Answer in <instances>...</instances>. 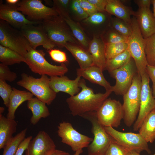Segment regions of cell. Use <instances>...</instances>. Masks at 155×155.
<instances>
[{
    "label": "cell",
    "instance_id": "6da1fadb",
    "mask_svg": "<svg viewBox=\"0 0 155 155\" xmlns=\"http://www.w3.org/2000/svg\"><path fill=\"white\" fill-rule=\"evenodd\" d=\"M79 85L81 88L80 92L66 100L71 113L74 116L96 111L112 92L109 91L104 93H95L92 88L86 86L84 79H80Z\"/></svg>",
    "mask_w": 155,
    "mask_h": 155
},
{
    "label": "cell",
    "instance_id": "7a4b0ae2",
    "mask_svg": "<svg viewBox=\"0 0 155 155\" xmlns=\"http://www.w3.org/2000/svg\"><path fill=\"white\" fill-rule=\"evenodd\" d=\"M45 55L43 51L34 49L30 45L25 57V63L32 72L41 75L62 76L67 72L65 64L62 63L59 66L51 64L46 60Z\"/></svg>",
    "mask_w": 155,
    "mask_h": 155
},
{
    "label": "cell",
    "instance_id": "3957f363",
    "mask_svg": "<svg viewBox=\"0 0 155 155\" xmlns=\"http://www.w3.org/2000/svg\"><path fill=\"white\" fill-rule=\"evenodd\" d=\"M50 78L42 75L39 78H35L25 73L21 75V79L17 84L31 92L36 97L50 105L56 96L57 94L50 87Z\"/></svg>",
    "mask_w": 155,
    "mask_h": 155
},
{
    "label": "cell",
    "instance_id": "277c9868",
    "mask_svg": "<svg viewBox=\"0 0 155 155\" xmlns=\"http://www.w3.org/2000/svg\"><path fill=\"white\" fill-rule=\"evenodd\" d=\"M80 116L88 120L92 125L91 131L94 137L87 147L88 155H104L114 140L98 121L96 112L86 113Z\"/></svg>",
    "mask_w": 155,
    "mask_h": 155
},
{
    "label": "cell",
    "instance_id": "5b68a950",
    "mask_svg": "<svg viewBox=\"0 0 155 155\" xmlns=\"http://www.w3.org/2000/svg\"><path fill=\"white\" fill-rule=\"evenodd\" d=\"M141 83V76L137 73L134 76L130 87L123 95V119L128 127L134 123L139 113Z\"/></svg>",
    "mask_w": 155,
    "mask_h": 155
},
{
    "label": "cell",
    "instance_id": "8992f818",
    "mask_svg": "<svg viewBox=\"0 0 155 155\" xmlns=\"http://www.w3.org/2000/svg\"><path fill=\"white\" fill-rule=\"evenodd\" d=\"M132 31L128 38V49L134 60L138 74L141 76L146 71L148 65L145 53V39L143 37L135 16L131 18Z\"/></svg>",
    "mask_w": 155,
    "mask_h": 155
},
{
    "label": "cell",
    "instance_id": "52a82bcc",
    "mask_svg": "<svg viewBox=\"0 0 155 155\" xmlns=\"http://www.w3.org/2000/svg\"><path fill=\"white\" fill-rule=\"evenodd\" d=\"M63 18L59 15L41 22V24L50 39L56 46L64 47L67 43L77 44Z\"/></svg>",
    "mask_w": 155,
    "mask_h": 155
},
{
    "label": "cell",
    "instance_id": "ba28073f",
    "mask_svg": "<svg viewBox=\"0 0 155 155\" xmlns=\"http://www.w3.org/2000/svg\"><path fill=\"white\" fill-rule=\"evenodd\" d=\"M0 44L24 57L30 46L20 31L13 28L9 24L1 20H0Z\"/></svg>",
    "mask_w": 155,
    "mask_h": 155
},
{
    "label": "cell",
    "instance_id": "9c48e42d",
    "mask_svg": "<svg viewBox=\"0 0 155 155\" xmlns=\"http://www.w3.org/2000/svg\"><path fill=\"white\" fill-rule=\"evenodd\" d=\"M104 129L116 143L128 151L140 153L144 150L151 153L148 143L139 133L120 132L110 126H105Z\"/></svg>",
    "mask_w": 155,
    "mask_h": 155
},
{
    "label": "cell",
    "instance_id": "30bf717a",
    "mask_svg": "<svg viewBox=\"0 0 155 155\" xmlns=\"http://www.w3.org/2000/svg\"><path fill=\"white\" fill-rule=\"evenodd\" d=\"M16 6L18 10L31 21L41 22L59 15L53 7L45 6L40 0L20 1Z\"/></svg>",
    "mask_w": 155,
    "mask_h": 155
},
{
    "label": "cell",
    "instance_id": "8fae6325",
    "mask_svg": "<svg viewBox=\"0 0 155 155\" xmlns=\"http://www.w3.org/2000/svg\"><path fill=\"white\" fill-rule=\"evenodd\" d=\"M96 113L98 121L104 127L117 128L123 118L122 104L119 100L107 98Z\"/></svg>",
    "mask_w": 155,
    "mask_h": 155
},
{
    "label": "cell",
    "instance_id": "7c38bea8",
    "mask_svg": "<svg viewBox=\"0 0 155 155\" xmlns=\"http://www.w3.org/2000/svg\"><path fill=\"white\" fill-rule=\"evenodd\" d=\"M57 133L61 142L70 146L75 152L88 147L93 140L92 138L79 132L71 123L66 121L59 123Z\"/></svg>",
    "mask_w": 155,
    "mask_h": 155
},
{
    "label": "cell",
    "instance_id": "4fadbf2b",
    "mask_svg": "<svg viewBox=\"0 0 155 155\" xmlns=\"http://www.w3.org/2000/svg\"><path fill=\"white\" fill-rule=\"evenodd\" d=\"M141 78L140 107L137 118L133 125L135 131L139 130L146 116L155 109V98L150 86L149 77L146 71Z\"/></svg>",
    "mask_w": 155,
    "mask_h": 155
},
{
    "label": "cell",
    "instance_id": "5bb4252c",
    "mask_svg": "<svg viewBox=\"0 0 155 155\" xmlns=\"http://www.w3.org/2000/svg\"><path fill=\"white\" fill-rule=\"evenodd\" d=\"M137 73L135 62L132 57L125 65L109 72L116 80L115 85L112 86V92L117 95H124L130 87L134 76Z\"/></svg>",
    "mask_w": 155,
    "mask_h": 155
},
{
    "label": "cell",
    "instance_id": "9a60e30c",
    "mask_svg": "<svg viewBox=\"0 0 155 155\" xmlns=\"http://www.w3.org/2000/svg\"><path fill=\"white\" fill-rule=\"evenodd\" d=\"M20 32L29 42L31 47L36 49L40 46L50 50L56 46L49 38L46 32L40 25L30 24L22 27Z\"/></svg>",
    "mask_w": 155,
    "mask_h": 155
},
{
    "label": "cell",
    "instance_id": "2e32d148",
    "mask_svg": "<svg viewBox=\"0 0 155 155\" xmlns=\"http://www.w3.org/2000/svg\"><path fill=\"white\" fill-rule=\"evenodd\" d=\"M56 147L49 135L45 131L41 130L29 142L25 155H49Z\"/></svg>",
    "mask_w": 155,
    "mask_h": 155
},
{
    "label": "cell",
    "instance_id": "e0dca14e",
    "mask_svg": "<svg viewBox=\"0 0 155 155\" xmlns=\"http://www.w3.org/2000/svg\"><path fill=\"white\" fill-rule=\"evenodd\" d=\"M16 5L3 4L0 1V18L15 27L20 28L27 25H36L41 22L31 21L18 11Z\"/></svg>",
    "mask_w": 155,
    "mask_h": 155
},
{
    "label": "cell",
    "instance_id": "ac0fdd59",
    "mask_svg": "<svg viewBox=\"0 0 155 155\" xmlns=\"http://www.w3.org/2000/svg\"><path fill=\"white\" fill-rule=\"evenodd\" d=\"M50 78V87L56 93L63 92L73 96L80 92L79 84L81 79L80 76H77L74 80H71L64 75L52 76Z\"/></svg>",
    "mask_w": 155,
    "mask_h": 155
},
{
    "label": "cell",
    "instance_id": "d6986e66",
    "mask_svg": "<svg viewBox=\"0 0 155 155\" xmlns=\"http://www.w3.org/2000/svg\"><path fill=\"white\" fill-rule=\"evenodd\" d=\"M135 16L144 38L155 34V19L150 8H139Z\"/></svg>",
    "mask_w": 155,
    "mask_h": 155
},
{
    "label": "cell",
    "instance_id": "ffe728a7",
    "mask_svg": "<svg viewBox=\"0 0 155 155\" xmlns=\"http://www.w3.org/2000/svg\"><path fill=\"white\" fill-rule=\"evenodd\" d=\"M103 71L100 67L94 65L85 69L79 68L76 69L77 76L82 77L91 83L103 87L106 91L112 92V86L105 78Z\"/></svg>",
    "mask_w": 155,
    "mask_h": 155
},
{
    "label": "cell",
    "instance_id": "44dd1931",
    "mask_svg": "<svg viewBox=\"0 0 155 155\" xmlns=\"http://www.w3.org/2000/svg\"><path fill=\"white\" fill-rule=\"evenodd\" d=\"M105 10L109 14L130 24H131V16H135L136 14V12L120 0H107Z\"/></svg>",
    "mask_w": 155,
    "mask_h": 155
},
{
    "label": "cell",
    "instance_id": "7402d4cb",
    "mask_svg": "<svg viewBox=\"0 0 155 155\" xmlns=\"http://www.w3.org/2000/svg\"><path fill=\"white\" fill-rule=\"evenodd\" d=\"M88 50L92 57L93 65L104 71L106 60L104 41L101 38L94 36L89 43Z\"/></svg>",
    "mask_w": 155,
    "mask_h": 155
},
{
    "label": "cell",
    "instance_id": "603a6c76",
    "mask_svg": "<svg viewBox=\"0 0 155 155\" xmlns=\"http://www.w3.org/2000/svg\"><path fill=\"white\" fill-rule=\"evenodd\" d=\"M33 95L29 91L12 88L7 107L8 112L6 117L15 119V112L19 106L24 102L31 99L33 97Z\"/></svg>",
    "mask_w": 155,
    "mask_h": 155
},
{
    "label": "cell",
    "instance_id": "cb8c5ba5",
    "mask_svg": "<svg viewBox=\"0 0 155 155\" xmlns=\"http://www.w3.org/2000/svg\"><path fill=\"white\" fill-rule=\"evenodd\" d=\"M77 61L80 68L85 69L93 65L92 57L88 50L77 44L68 43L64 46Z\"/></svg>",
    "mask_w": 155,
    "mask_h": 155
},
{
    "label": "cell",
    "instance_id": "d4e9b609",
    "mask_svg": "<svg viewBox=\"0 0 155 155\" xmlns=\"http://www.w3.org/2000/svg\"><path fill=\"white\" fill-rule=\"evenodd\" d=\"M46 104L36 97L27 101V107L32 113L30 119L31 124L35 125L41 118H46L50 115V112Z\"/></svg>",
    "mask_w": 155,
    "mask_h": 155
},
{
    "label": "cell",
    "instance_id": "484cf974",
    "mask_svg": "<svg viewBox=\"0 0 155 155\" xmlns=\"http://www.w3.org/2000/svg\"><path fill=\"white\" fill-rule=\"evenodd\" d=\"M17 123L15 119L5 117L0 114V149H3L16 132Z\"/></svg>",
    "mask_w": 155,
    "mask_h": 155
},
{
    "label": "cell",
    "instance_id": "4316f807",
    "mask_svg": "<svg viewBox=\"0 0 155 155\" xmlns=\"http://www.w3.org/2000/svg\"><path fill=\"white\" fill-rule=\"evenodd\" d=\"M138 130L147 143L153 142L155 140V109L146 116Z\"/></svg>",
    "mask_w": 155,
    "mask_h": 155
},
{
    "label": "cell",
    "instance_id": "83f0119b",
    "mask_svg": "<svg viewBox=\"0 0 155 155\" xmlns=\"http://www.w3.org/2000/svg\"><path fill=\"white\" fill-rule=\"evenodd\" d=\"M0 61L7 65L25 63V57L10 49L0 44Z\"/></svg>",
    "mask_w": 155,
    "mask_h": 155
},
{
    "label": "cell",
    "instance_id": "f1b7e54d",
    "mask_svg": "<svg viewBox=\"0 0 155 155\" xmlns=\"http://www.w3.org/2000/svg\"><path fill=\"white\" fill-rule=\"evenodd\" d=\"M63 18L70 29L75 39L81 45V46L88 50L89 42L80 25L71 19L69 16Z\"/></svg>",
    "mask_w": 155,
    "mask_h": 155
},
{
    "label": "cell",
    "instance_id": "f546056e",
    "mask_svg": "<svg viewBox=\"0 0 155 155\" xmlns=\"http://www.w3.org/2000/svg\"><path fill=\"white\" fill-rule=\"evenodd\" d=\"M131 57L128 49L115 57L106 59L104 70H106L109 73L119 69L126 64Z\"/></svg>",
    "mask_w": 155,
    "mask_h": 155
},
{
    "label": "cell",
    "instance_id": "4dcf8cb0",
    "mask_svg": "<svg viewBox=\"0 0 155 155\" xmlns=\"http://www.w3.org/2000/svg\"><path fill=\"white\" fill-rule=\"evenodd\" d=\"M27 130L26 128L13 136L3 148L2 155H14L20 144L26 138Z\"/></svg>",
    "mask_w": 155,
    "mask_h": 155
},
{
    "label": "cell",
    "instance_id": "1f68e13d",
    "mask_svg": "<svg viewBox=\"0 0 155 155\" xmlns=\"http://www.w3.org/2000/svg\"><path fill=\"white\" fill-rule=\"evenodd\" d=\"M128 49L127 42L105 43V54L106 59L113 58Z\"/></svg>",
    "mask_w": 155,
    "mask_h": 155
},
{
    "label": "cell",
    "instance_id": "d6a6232c",
    "mask_svg": "<svg viewBox=\"0 0 155 155\" xmlns=\"http://www.w3.org/2000/svg\"><path fill=\"white\" fill-rule=\"evenodd\" d=\"M145 39V53L148 65L155 66V34Z\"/></svg>",
    "mask_w": 155,
    "mask_h": 155
},
{
    "label": "cell",
    "instance_id": "836d02e7",
    "mask_svg": "<svg viewBox=\"0 0 155 155\" xmlns=\"http://www.w3.org/2000/svg\"><path fill=\"white\" fill-rule=\"evenodd\" d=\"M111 24L113 29L128 38L131 34V24L123 20L117 18H113L111 20Z\"/></svg>",
    "mask_w": 155,
    "mask_h": 155
},
{
    "label": "cell",
    "instance_id": "e575fe53",
    "mask_svg": "<svg viewBox=\"0 0 155 155\" xmlns=\"http://www.w3.org/2000/svg\"><path fill=\"white\" fill-rule=\"evenodd\" d=\"M53 8L59 16L62 18L69 16L67 11L68 7L70 4V0H53Z\"/></svg>",
    "mask_w": 155,
    "mask_h": 155
},
{
    "label": "cell",
    "instance_id": "d590c367",
    "mask_svg": "<svg viewBox=\"0 0 155 155\" xmlns=\"http://www.w3.org/2000/svg\"><path fill=\"white\" fill-rule=\"evenodd\" d=\"M12 91V88L6 81L0 80V96L3 100L4 104L7 107Z\"/></svg>",
    "mask_w": 155,
    "mask_h": 155
},
{
    "label": "cell",
    "instance_id": "8d00e7d4",
    "mask_svg": "<svg viewBox=\"0 0 155 155\" xmlns=\"http://www.w3.org/2000/svg\"><path fill=\"white\" fill-rule=\"evenodd\" d=\"M17 78L16 74L11 71L8 66L0 64V80L11 82L15 81Z\"/></svg>",
    "mask_w": 155,
    "mask_h": 155
},
{
    "label": "cell",
    "instance_id": "74e56055",
    "mask_svg": "<svg viewBox=\"0 0 155 155\" xmlns=\"http://www.w3.org/2000/svg\"><path fill=\"white\" fill-rule=\"evenodd\" d=\"M106 38V42L105 43H114L127 42L128 40V38L113 29L108 32Z\"/></svg>",
    "mask_w": 155,
    "mask_h": 155
},
{
    "label": "cell",
    "instance_id": "f35d334b",
    "mask_svg": "<svg viewBox=\"0 0 155 155\" xmlns=\"http://www.w3.org/2000/svg\"><path fill=\"white\" fill-rule=\"evenodd\" d=\"M103 13L99 12L95 13L84 20V22L96 25L102 24L106 20V16Z\"/></svg>",
    "mask_w": 155,
    "mask_h": 155
},
{
    "label": "cell",
    "instance_id": "ab89813d",
    "mask_svg": "<svg viewBox=\"0 0 155 155\" xmlns=\"http://www.w3.org/2000/svg\"><path fill=\"white\" fill-rule=\"evenodd\" d=\"M128 152L114 140L110 144L104 155H127Z\"/></svg>",
    "mask_w": 155,
    "mask_h": 155
},
{
    "label": "cell",
    "instance_id": "60d3db41",
    "mask_svg": "<svg viewBox=\"0 0 155 155\" xmlns=\"http://www.w3.org/2000/svg\"><path fill=\"white\" fill-rule=\"evenodd\" d=\"M71 9L78 18L81 20H85L88 16L80 5L78 0L72 1L70 3Z\"/></svg>",
    "mask_w": 155,
    "mask_h": 155
},
{
    "label": "cell",
    "instance_id": "b9f144b4",
    "mask_svg": "<svg viewBox=\"0 0 155 155\" xmlns=\"http://www.w3.org/2000/svg\"><path fill=\"white\" fill-rule=\"evenodd\" d=\"M48 53L52 59L54 61L62 63L68 62L65 52L57 49H51L48 50Z\"/></svg>",
    "mask_w": 155,
    "mask_h": 155
},
{
    "label": "cell",
    "instance_id": "7bdbcfd3",
    "mask_svg": "<svg viewBox=\"0 0 155 155\" xmlns=\"http://www.w3.org/2000/svg\"><path fill=\"white\" fill-rule=\"evenodd\" d=\"M78 1L80 5L88 16L98 12L94 6L88 0H78Z\"/></svg>",
    "mask_w": 155,
    "mask_h": 155
},
{
    "label": "cell",
    "instance_id": "ee69618b",
    "mask_svg": "<svg viewBox=\"0 0 155 155\" xmlns=\"http://www.w3.org/2000/svg\"><path fill=\"white\" fill-rule=\"evenodd\" d=\"M97 9L98 12H103L107 3V0H88Z\"/></svg>",
    "mask_w": 155,
    "mask_h": 155
},
{
    "label": "cell",
    "instance_id": "f6af8a7d",
    "mask_svg": "<svg viewBox=\"0 0 155 155\" xmlns=\"http://www.w3.org/2000/svg\"><path fill=\"white\" fill-rule=\"evenodd\" d=\"M32 138V136H30L26 138L20 144L14 155H23Z\"/></svg>",
    "mask_w": 155,
    "mask_h": 155
},
{
    "label": "cell",
    "instance_id": "bcb514c9",
    "mask_svg": "<svg viewBox=\"0 0 155 155\" xmlns=\"http://www.w3.org/2000/svg\"><path fill=\"white\" fill-rule=\"evenodd\" d=\"M146 71L152 83V92L155 98V66H152L148 65Z\"/></svg>",
    "mask_w": 155,
    "mask_h": 155
},
{
    "label": "cell",
    "instance_id": "7dc6e473",
    "mask_svg": "<svg viewBox=\"0 0 155 155\" xmlns=\"http://www.w3.org/2000/svg\"><path fill=\"white\" fill-rule=\"evenodd\" d=\"M134 1L139 8H150L152 3V0H135Z\"/></svg>",
    "mask_w": 155,
    "mask_h": 155
},
{
    "label": "cell",
    "instance_id": "c3c4849f",
    "mask_svg": "<svg viewBox=\"0 0 155 155\" xmlns=\"http://www.w3.org/2000/svg\"><path fill=\"white\" fill-rule=\"evenodd\" d=\"M49 155H71L69 153L60 150L55 149Z\"/></svg>",
    "mask_w": 155,
    "mask_h": 155
},
{
    "label": "cell",
    "instance_id": "681fc988",
    "mask_svg": "<svg viewBox=\"0 0 155 155\" xmlns=\"http://www.w3.org/2000/svg\"><path fill=\"white\" fill-rule=\"evenodd\" d=\"M20 1L19 0H6V1L7 4L12 5H16Z\"/></svg>",
    "mask_w": 155,
    "mask_h": 155
},
{
    "label": "cell",
    "instance_id": "f907efd6",
    "mask_svg": "<svg viewBox=\"0 0 155 155\" xmlns=\"http://www.w3.org/2000/svg\"><path fill=\"white\" fill-rule=\"evenodd\" d=\"M127 155H140V153L135 151H129L128 152Z\"/></svg>",
    "mask_w": 155,
    "mask_h": 155
},
{
    "label": "cell",
    "instance_id": "816d5d0a",
    "mask_svg": "<svg viewBox=\"0 0 155 155\" xmlns=\"http://www.w3.org/2000/svg\"><path fill=\"white\" fill-rule=\"evenodd\" d=\"M152 3L153 6V14L155 19V0H152Z\"/></svg>",
    "mask_w": 155,
    "mask_h": 155
},
{
    "label": "cell",
    "instance_id": "f5cc1de1",
    "mask_svg": "<svg viewBox=\"0 0 155 155\" xmlns=\"http://www.w3.org/2000/svg\"><path fill=\"white\" fill-rule=\"evenodd\" d=\"M83 152L82 149L79 150L75 152L74 155H80V154Z\"/></svg>",
    "mask_w": 155,
    "mask_h": 155
},
{
    "label": "cell",
    "instance_id": "db71d44e",
    "mask_svg": "<svg viewBox=\"0 0 155 155\" xmlns=\"http://www.w3.org/2000/svg\"><path fill=\"white\" fill-rule=\"evenodd\" d=\"M5 110L4 108L3 107H0V114H2Z\"/></svg>",
    "mask_w": 155,
    "mask_h": 155
},
{
    "label": "cell",
    "instance_id": "11a10c76",
    "mask_svg": "<svg viewBox=\"0 0 155 155\" xmlns=\"http://www.w3.org/2000/svg\"><path fill=\"white\" fill-rule=\"evenodd\" d=\"M155 155V153L153 154H152V155Z\"/></svg>",
    "mask_w": 155,
    "mask_h": 155
}]
</instances>
